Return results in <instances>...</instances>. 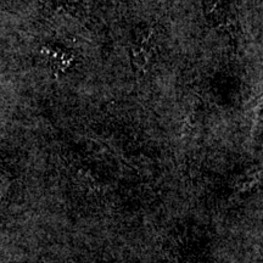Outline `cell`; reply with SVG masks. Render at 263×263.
<instances>
[{
  "label": "cell",
  "instance_id": "cell-1",
  "mask_svg": "<svg viewBox=\"0 0 263 263\" xmlns=\"http://www.w3.org/2000/svg\"><path fill=\"white\" fill-rule=\"evenodd\" d=\"M43 54L45 55V58L48 59V62L50 64L52 71L55 73L59 72H64L66 68L68 67L71 64V57L68 52L59 48H52V47H45L43 48Z\"/></svg>",
  "mask_w": 263,
  "mask_h": 263
}]
</instances>
